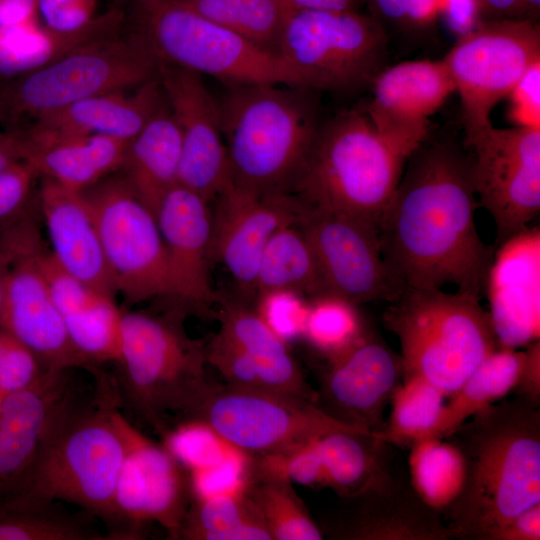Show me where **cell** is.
Segmentation results:
<instances>
[{"instance_id":"1","label":"cell","mask_w":540,"mask_h":540,"mask_svg":"<svg viewBox=\"0 0 540 540\" xmlns=\"http://www.w3.org/2000/svg\"><path fill=\"white\" fill-rule=\"evenodd\" d=\"M468 150L429 136L409 156L378 226L384 261L403 289L453 285L481 298L495 247L478 234Z\"/></svg>"},{"instance_id":"2","label":"cell","mask_w":540,"mask_h":540,"mask_svg":"<svg viewBox=\"0 0 540 540\" xmlns=\"http://www.w3.org/2000/svg\"><path fill=\"white\" fill-rule=\"evenodd\" d=\"M451 436L465 459L463 488L446 510L454 538L490 540L515 515L540 503V415L535 405L521 397L494 403Z\"/></svg>"},{"instance_id":"3","label":"cell","mask_w":540,"mask_h":540,"mask_svg":"<svg viewBox=\"0 0 540 540\" xmlns=\"http://www.w3.org/2000/svg\"><path fill=\"white\" fill-rule=\"evenodd\" d=\"M87 404L70 406L38 456L1 502H67L102 520L116 539L114 493L125 451L116 385L102 376Z\"/></svg>"},{"instance_id":"4","label":"cell","mask_w":540,"mask_h":540,"mask_svg":"<svg viewBox=\"0 0 540 540\" xmlns=\"http://www.w3.org/2000/svg\"><path fill=\"white\" fill-rule=\"evenodd\" d=\"M215 98L230 183L290 193L321 126L317 91L300 86L225 85Z\"/></svg>"},{"instance_id":"5","label":"cell","mask_w":540,"mask_h":540,"mask_svg":"<svg viewBox=\"0 0 540 540\" xmlns=\"http://www.w3.org/2000/svg\"><path fill=\"white\" fill-rule=\"evenodd\" d=\"M408 157L381 136L365 109L322 122L290 193L304 205L379 226Z\"/></svg>"},{"instance_id":"6","label":"cell","mask_w":540,"mask_h":540,"mask_svg":"<svg viewBox=\"0 0 540 540\" xmlns=\"http://www.w3.org/2000/svg\"><path fill=\"white\" fill-rule=\"evenodd\" d=\"M185 317L175 309L122 312L116 389L161 437L172 427V415L188 418L214 383L204 342L189 337Z\"/></svg>"},{"instance_id":"7","label":"cell","mask_w":540,"mask_h":540,"mask_svg":"<svg viewBox=\"0 0 540 540\" xmlns=\"http://www.w3.org/2000/svg\"><path fill=\"white\" fill-rule=\"evenodd\" d=\"M383 319L399 340L403 376L423 377L447 397L500 348L489 312L468 293L405 289Z\"/></svg>"},{"instance_id":"8","label":"cell","mask_w":540,"mask_h":540,"mask_svg":"<svg viewBox=\"0 0 540 540\" xmlns=\"http://www.w3.org/2000/svg\"><path fill=\"white\" fill-rule=\"evenodd\" d=\"M159 62L132 30L96 40L35 70L0 81V124L21 131L38 119L99 94L135 89Z\"/></svg>"},{"instance_id":"9","label":"cell","mask_w":540,"mask_h":540,"mask_svg":"<svg viewBox=\"0 0 540 540\" xmlns=\"http://www.w3.org/2000/svg\"><path fill=\"white\" fill-rule=\"evenodd\" d=\"M126 23L158 62L211 76L225 85L308 88L279 54L208 20L182 0H135Z\"/></svg>"},{"instance_id":"10","label":"cell","mask_w":540,"mask_h":540,"mask_svg":"<svg viewBox=\"0 0 540 540\" xmlns=\"http://www.w3.org/2000/svg\"><path fill=\"white\" fill-rule=\"evenodd\" d=\"M384 25L358 10L285 14L278 54L317 92L354 94L370 88L385 68Z\"/></svg>"},{"instance_id":"11","label":"cell","mask_w":540,"mask_h":540,"mask_svg":"<svg viewBox=\"0 0 540 540\" xmlns=\"http://www.w3.org/2000/svg\"><path fill=\"white\" fill-rule=\"evenodd\" d=\"M442 60L460 96L467 148L493 126L494 107L540 63L539 25L529 19L481 21Z\"/></svg>"},{"instance_id":"12","label":"cell","mask_w":540,"mask_h":540,"mask_svg":"<svg viewBox=\"0 0 540 540\" xmlns=\"http://www.w3.org/2000/svg\"><path fill=\"white\" fill-rule=\"evenodd\" d=\"M186 419L204 424L226 445L247 456H282L332 431L360 428L338 421L295 395L217 382Z\"/></svg>"},{"instance_id":"13","label":"cell","mask_w":540,"mask_h":540,"mask_svg":"<svg viewBox=\"0 0 540 540\" xmlns=\"http://www.w3.org/2000/svg\"><path fill=\"white\" fill-rule=\"evenodd\" d=\"M116 291L129 304L171 299L166 248L154 213L121 171L83 191Z\"/></svg>"},{"instance_id":"14","label":"cell","mask_w":540,"mask_h":540,"mask_svg":"<svg viewBox=\"0 0 540 540\" xmlns=\"http://www.w3.org/2000/svg\"><path fill=\"white\" fill-rule=\"evenodd\" d=\"M24 212L0 224V259L5 268L1 327L28 346L49 370L80 368L103 375L76 349L52 298L39 263L42 241Z\"/></svg>"},{"instance_id":"15","label":"cell","mask_w":540,"mask_h":540,"mask_svg":"<svg viewBox=\"0 0 540 540\" xmlns=\"http://www.w3.org/2000/svg\"><path fill=\"white\" fill-rule=\"evenodd\" d=\"M125 451L114 493L116 539H140L157 523L177 539L193 498L190 471L163 445L140 432L119 410Z\"/></svg>"},{"instance_id":"16","label":"cell","mask_w":540,"mask_h":540,"mask_svg":"<svg viewBox=\"0 0 540 540\" xmlns=\"http://www.w3.org/2000/svg\"><path fill=\"white\" fill-rule=\"evenodd\" d=\"M466 149L479 205L495 224L496 248L540 211V126H492Z\"/></svg>"},{"instance_id":"17","label":"cell","mask_w":540,"mask_h":540,"mask_svg":"<svg viewBox=\"0 0 540 540\" xmlns=\"http://www.w3.org/2000/svg\"><path fill=\"white\" fill-rule=\"evenodd\" d=\"M297 224L315 254L328 294L358 306L390 303L404 290L384 261L375 225L306 205Z\"/></svg>"},{"instance_id":"18","label":"cell","mask_w":540,"mask_h":540,"mask_svg":"<svg viewBox=\"0 0 540 540\" xmlns=\"http://www.w3.org/2000/svg\"><path fill=\"white\" fill-rule=\"evenodd\" d=\"M212 203L211 259L228 270L242 291L254 294L267 241L281 227L296 224L304 205L291 193H255L230 182Z\"/></svg>"},{"instance_id":"19","label":"cell","mask_w":540,"mask_h":540,"mask_svg":"<svg viewBox=\"0 0 540 540\" xmlns=\"http://www.w3.org/2000/svg\"><path fill=\"white\" fill-rule=\"evenodd\" d=\"M157 76L181 133L178 184L210 204L230 182L215 98L198 73L159 62Z\"/></svg>"},{"instance_id":"20","label":"cell","mask_w":540,"mask_h":540,"mask_svg":"<svg viewBox=\"0 0 540 540\" xmlns=\"http://www.w3.org/2000/svg\"><path fill=\"white\" fill-rule=\"evenodd\" d=\"M327 362L317 405L342 423L380 431L384 409L403 376L400 357L368 331Z\"/></svg>"},{"instance_id":"21","label":"cell","mask_w":540,"mask_h":540,"mask_svg":"<svg viewBox=\"0 0 540 540\" xmlns=\"http://www.w3.org/2000/svg\"><path fill=\"white\" fill-rule=\"evenodd\" d=\"M156 220L166 248L172 307L185 315H211L221 297L210 282V204L192 190L175 184L162 198Z\"/></svg>"},{"instance_id":"22","label":"cell","mask_w":540,"mask_h":540,"mask_svg":"<svg viewBox=\"0 0 540 540\" xmlns=\"http://www.w3.org/2000/svg\"><path fill=\"white\" fill-rule=\"evenodd\" d=\"M370 88L367 116L378 133L408 158L429 136V117L455 93L442 59L384 68Z\"/></svg>"},{"instance_id":"23","label":"cell","mask_w":540,"mask_h":540,"mask_svg":"<svg viewBox=\"0 0 540 540\" xmlns=\"http://www.w3.org/2000/svg\"><path fill=\"white\" fill-rule=\"evenodd\" d=\"M67 371L6 394L0 412V502L15 488L76 400Z\"/></svg>"},{"instance_id":"24","label":"cell","mask_w":540,"mask_h":540,"mask_svg":"<svg viewBox=\"0 0 540 540\" xmlns=\"http://www.w3.org/2000/svg\"><path fill=\"white\" fill-rule=\"evenodd\" d=\"M498 248L485 287L489 315L500 347L516 349L539 340V228L528 227Z\"/></svg>"},{"instance_id":"25","label":"cell","mask_w":540,"mask_h":540,"mask_svg":"<svg viewBox=\"0 0 540 540\" xmlns=\"http://www.w3.org/2000/svg\"><path fill=\"white\" fill-rule=\"evenodd\" d=\"M39 206L56 262L84 284L115 298L94 214L84 193L42 177Z\"/></svg>"},{"instance_id":"26","label":"cell","mask_w":540,"mask_h":540,"mask_svg":"<svg viewBox=\"0 0 540 540\" xmlns=\"http://www.w3.org/2000/svg\"><path fill=\"white\" fill-rule=\"evenodd\" d=\"M394 483L351 498L327 520L323 535L343 540H444L454 537L440 513L415 494L403 496Z\"/></svg>"},{"instance_id":"27","label":"cell","mask_w":540,"mask_h":540,"mask_svg":"<svg viewBox=\"0 0 540 540\" xmlns=\"http://www.w3.org/2000/svg\"><path fill=\"white\" fill-rule=\"evenodd\" d=\"M40 250L41 269L72 343L97 368L103 363H115L120 353L123 312L115 298L70 275L49 249Z\"/></svg>"},{"instance_id":"28","label":"cell","mask_w":540,"mask_h":540,"mask_svg":"<svg viewBox=\"0 0 540 540\" xmlns=\"http://www.w3.org/2000/svg\"><path fill=\"white\" fill-rule=\"evenodd\" d=\"M18 132L22 137L23 161L39 177L79 192L119 171L129 142L106 135Z\"/></svg>"},{"instance_id":"29","label":"cell","mask_w":540,"mask_h":540,"mask_svg":"<svg viewBox=\"0 0 540 540\" xmlns=\"http://www.w3.org/2000/svg\"><path fill=\"white\" fill-rule=\"evenodd\" d=\"M126 91L80 100L38 119L23 130L55 135H106L130 141L166 98L158 76L132 93Z\"/></svg>"},{"instance_id":"30","label":"cell","mask_w":540,"mask_h":540,"mask_svg":"<svg viewBox=\"0 0 540 540\" xmlns=\"http://www.w3.org/2000/svg\"><path fill=\"white\" fill-rule=\"evenodd\" d=\"M215 315L219 330L229 336L255 365L261 381L271 390L291 394L317 405L318 392L304 378L300 367L256 309L246 302L221 298Z\"/></svg>"},{"instance_id":"31","label":"cell","mask_w":540,"mask_h":540,"mask_svg":"<svg viewBox=\"0 0 540 540\" xmlns=\"http://www.w3.org/2000/svg\"><path fill=\"white\" fill-rule=\"evenodd\" d=\"M181 145L167 100L128 142L119 171L154 215L164 195L178 183Z\"/></svg>"},{"instance_id":"32","label":"cell","mask_w":540,"mask_h":540,"mask_svg":"<svg viewBox=\"0 0 540 540\" xmlns=\"http://www.w3.org/2000/svg\"><path fill=\"white\" fill-rule=\"evenodd\" d=\"M125 25V11L113 7L77 32H56L39 20L1 29L0 76L13 77L45 66L91 42L121 32Z\"/></svg>"},{"instance_id":"33","label":"cell","mask_w":540,"mask_h":540,"mask_svg":"<svg viewBox=\"0 0 540 540\" xmlns=\"http://www.w3.org/2000/svg\"><path fill=\"white\" fill-rule=\"evenodd\" d=\"M371 431L349 428L318 439L324 487L341 499L381 489L393 482L384 462L382 446Z\"/></svg>"},{"instance_id":"34","label":"cell","mask_w":540,"mask_h":540,"mask_svg":"<svg viewBox=\"0 0 540 540\" xmlns=\"http://www.w3.org/2000/svg\"><path fill=\"white\" fill-rule=\"evenodd\" d=\"M292 481L256 456L243 464L241 490L273 540H321L324 535L311 517Z\"/></svg>"},{"instance_id":"35","label":"cell","mask_w":540,"mask_h":540,"mask_svg":"<svg viewBox=\"0 0 540 540\" xmlns=\"http://www.w3.org/2000/svg\"><path fill=\"white\" fill-rule=\"evenodd\" d=\"M525 352L500 347L488 355L444 404L429 437L448 438L477 412L514 390Z\"/></svg>"},{"instance_id":"36","label":"cell","mask_w":540,"mask_h":540,"mask_svg":"<svg viewBox=\"0 0 540 540\" xmlns=\"http://www.w3.org/2000/svg\"><path fill=\"white\" fill-rule=\"evenodd\" d=\"M275 290L312 298L328 294L315 254L297 223L274 232L259 260L254 294Z\"/></svg>"},{"instance_id":"37","label":"cell","mask_w":540,"mask_h":540,"mask_svg":"<svg viewBox=\"0 0 540 540\" xmlns=\"http://www.w3.org/2000/svg\"><path fill=\"white\" fill-rule=\"evenodd\" d=\"M177 539L273 540L241 485L232 491L194 496Z\"/></svg>"},{"instance_id":"38","label":"cell","mask_w":540,"mask_h":540,"mask_svg":"<svg viewBox=\"0 0 540 540\" xmlns=\"http://www.w3.org/2000/svg\"><path fill=\"white\" fill-rule=\"evenodd\" d=\"M411 485L418 498L441 513L457 499L465 481V459L453 441L425 437L410 445Z\"/></svg>"},{"instance_id":"39","label":"cell","mask_w":540,"mask_h":540,"mask_svg":"<svg viewBox=\"0 0 540 540\" xmlns=\"http://www.w3.org/2000/svg\"><path fill=\"white\" fill-rule=\"evenodd\" d=\"M57 502L10 499L0 502V540H102L83 512L70 514Z\"/></svg>"},{"instance_id":"40","label":"cell","mask_w":540,"mask_h":540,"mask_svg":"<svg viewBox=\"0 0 540 540\" xmlns=\"http://www.w3.org/2000/svg\"><path fill=\"white\" fill-rule=\"evenodd\" d=\"M391 400L388 421L374 436L385 444L411 445L429 437L445 404V393L418 375L403 376Z\"/></svg>"},{"instance_id":"41","label":"cell","mask_w":540,"mask_h":540,"mask_svg":"<svg viewBox=\"0 0 540 540\" xmlns=\"http://www.w3.org/2000/svg\"><path fill=\"white\" fill-rule=\"evenodd\" d=\"M208 20L277 53L285 13L277 0H182Z\"/></svg>"},{"instance_id":"42","label":"cell","mask_w":540,"mask_h":540,"mask_svg":"<svg viewBox=\"0 0 540 540\" xmlns=\"http://www.w3.org/2000/svg\"><path fill=\"white\" fill-rule=\"evenodd\" d=\"M369 330L357 305L332 294L312 298L302 335L326 359L357 342Z\"/></svg>"},{"instance_id":"43","label":"cell","mask_w":540,"mask_h":540,"mask_svg":"<svg viewBox=\"0 0 540 540\" xmlns=\"http://www.w3.org/2000/svg\"><path fill=\"white\" fill-rule=\"evenodd\" d=\"M214 434L204 424L180 420L162 437L163 445L189 470L213 467L228 460L214 441Z\"/></svg>"},{"instance_id":"44","label":"cell","mask_w":540,"mask_h":540,"mask_svg":"<svg viewBox=\"0 0 540 540\" xmlns=\"http://www.w3.org/2000/svg\"><path fill=\"white\" fill-rule=\"evenodd\" d=\"M51 371L28 346L0 326V390L4 394L31 388Z\"/></svg>"},{"instance_id":"45","label":"cell","mask_w":540,"mask_h":540,"mask_svg":"<svg viewBox=\"0 0 540 540\" xmlns=\"http://www.w3.org/2000/svg\"><path fill=\"white\" fill-rule=\"evenodd\" d=\"M204 349L208 366L219 372L226 385L241 389H268L250 358L221 330L204 343Z\"/></svg>"},{"instance_id":"46","label":"cell","mask_w":540,"mask_h":540,"mask_svg":"<svg viewBox=\"0 0 540 540\" xmlns=\"http://www.w3.org/2000/svg\"><path fill=\"white\" fill-rule=\"evenodd\" d=\"M301 294L275 290L257 296V312L283 340L302 335L308 305Z\"/></svg>"},{"instance_id":"47","label":"cell","mask_w":540,"mask_h":540,"mask_svg":"<svg viewBox=\"0 0 540 540\" xmlns=\"http://www.w3.org/2000/svg\"><path fill=\"white\" fill-rule=\"evenodd\" d=\"M320 438V437H319ZM282 456H257L286 475L292 482L308 487H324L323 466L318 439Z\"/></svg>"},{"instance_id":"48","label":"cell","mask_w":540,"mask_h":540,"mask_svg":"<svg viewBox=\"0 0 540 540\" xmlns=\"http://www.w3.org/2000/svg\"><path fill=\"white\" fill-rule=\"evenodd\" d=\"M97 0H37L38 16L53 31L71 33L88 27L98 16Z\"/></svg>"},{"instance_id":"49","label":"cell","mask_w":540,"mask_h":540,"mask_svg":"<svg viewBox=\"0 0 540 540\" xmlns=\"http://www.w3.org/2000/svg\"><path fill=\"white\" fill-rule=\"evenodd\" d=\"M38 177L24 161L0 170V224L24 212Z\"/></svg>"},{"instance_id":"50","label":"cell","mask_w":540,"mask_h":540,"mask_svg":"<svg viewBox=\"0 0 540 540\" xmlns=\"http://www.w3.org/2000/svg\"><path fill=\"white\" fill-rule=\"evenodd\" d=\"M540 539V503L521 511L500 529L490 540H539Z\"/></svg>"},{"instance_id":"51","label":"cell","mask_w":540,"mask_h":540,"mask_svg":"<svg viewBox=\"0 0 540 540\" xmlns=\"http://www.w3.org/2000/svg\"><path fill=\"white\" fill-rule=\"evenodd\" d=\"M526 347L520 378L514 390L536 406L540 399V342L533 341Z\"/></svg>"},{"instance_id":"52","label":"cell","mask_w":540,"mask_h":540,"mask_svg":"<svg viewBox=\"0 0 540 540\" xmlns=\"http://www.w3.org/2000/svg\"><path fill=\"white\" fill-rule=\"evenodd\" d=\"M448 0H405L406 28L431 27L447 11Z\"/></svg>"},{"instance_id":"53","label":"cell","mask_w":540,"mask_h":540,"mask_svg":"<svg viewBox=\"0 0 540 540\" xmlns=\"http://www.w3.org/2000/svg\"><path fill=\"white\" fill-rule=\"evenodd\" d=\"M365 1L371 16L381 22L398 27L406 28L405 0H362Z\"/></svg>"},{"instance_id":"54","label":"cell","mask_w":540,"mask_h":540,"mask_svg":"<svg viewBox=\"0 0 540 540\" xmlns=\"http://www.w3.org/2000/svg\"><path fill=\"white\" fill-rule=\"evenodd\" d=\"M284 13L303 10H358L362 0H277Z\"/></svg>"},{"instance_id":"55","label":"cell","mask_w":540,"mask_h":540,"mask_svg":"<svg viewBox=\"0 0 540 540\" xmlns=\"http://www.w3.org/2000/svg\"><path fill=\"white\" fill-rule=\"evenodd\" d=\"M22 161V137L20 132H0V170Z\"/></svg>"},{"instance_id":"56","label":"cell","mask_w":540,"mask_h":540,"mask_svg":"<svg viewBox=\"0 0 540 540\" xmlns=\"http://www.w3.org/2000/svg\"><path fill=\"white\" fill-rule=\"evenodd\" d=\"M483 8L492 12H505L518 5L520 0H479Z\"/></svg>"},{"instance_id":"57","label":"cell","mask_w":540,"mask_h":540,"mask_svg":"<svg viewBox=\"0 0 540 540\" xmlns=\"http://www.w3.org/2000/svg\"><path fill=\"white\" fill-rule=\"evenodd\" d=\"M5 300V268L2 260L0 259V326L4 309Z\"/></svg>"},{"instance_id":"58","label":"cell","mask_w":540,"mask_h":540,"mask_svg":"<svg viewBox=\"0 0 540 540\" xmlns=\"http://www.w3.org/2000/svg\"><path fill=\"white\" fill-rule=\"evenodd\" d=\"M527 14H531L533 16L536 15V13H539V7H540V0H524Z\"/></svg>"},{"instance_id":"59","label":"cell","mask_w":540,"mask_h":540,"mask_svg":"<svg viewBox=\"0 0 540 540\" xmlns=\"http://www.w3.org/2000/svg\"><path fill=\"white\" fill-rule=\"evenodd\" d=\"M5 396H6V394H4V393L0 390V412H1V409H2V406H3V403H4Z\"/></svg>"},{"instance_id":"60","label":"cell","mask_w":540,"mask_h":540,"mask_svg":"<svg viewBox=\"0 0 540 540\" xmlns=\"http://www.w3.org/2000/svg\"><path fill=\"white\" fill-rule=\"evenodd\" d=\"M0 33H1V29H0Z\"/></svg>"}]
</instances>
